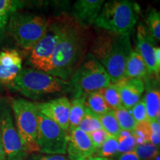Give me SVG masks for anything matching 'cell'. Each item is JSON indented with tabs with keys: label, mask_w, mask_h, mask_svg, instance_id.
Returning <instances> with one entry per match:
<instances>
[{
	"label": "cell",
	"mask_w": 160,
	"mask_h": 160,
	"mask_svg": "<svg viewBox=\"0 0 160 160\" xmlns=\"http://www.w3.org/2000/svg\"><path fill=\"white\" fill-rule=\"evenodd\" d=\"M155 57L157 60V65L160 66V48H155Z\"/></svg>",
	"instance_id": "obj_37"
},
{
	"label": "cell",
	"mask_w": 160,
	"mask_h": 160,
	"mask_svg": "<svg viewBox=\"0 0 160 160\" xmlns=\"http://www.w3.org/2000/svg\"><path fill=\"white\" fill-rule=\"evenodd\" d=\"M68 141L67 132L38 111L37 144L39 152L45 154L65 155Z\"/></svg>",
	"instance_id": "obj_10"
},
{
	"label": "cell",
	"mask_w": 160,
	"mask_h": 160,
	"mask_svg": "<svg viewBox=\"0 0 160 160\" xmlns=\"http://www.w3.org/2000/svg\"><path fill=\"white\" fill-rule=\"evenodd\" d=\"M88 136L97 151L101 148L102 146L103 145V144L105 143V142L109 137L102 128L91 132V133H89Z\"/></svg>",
	"instance_id": "obj_32"
},
{
	"label": "cell",
	"mask_w": 160,
	"mask_h": 160,
	"mask_svg": "<svg viewBox=\"0 0 160 160\" xmlns=\"http://www.w3.org/2000/svg\"><path fill=\"white\" fill-rule=\"evenodd\" d=\"M0 132L6 160H28L29 153L16 128L11 104L6 99H0Z\"/></svg>",
	"instance_id": "obj_9"
},
{
	"label": "cell",
	"mask_w": 160,
	"mask_h": 160,
	"mask_svg": "<svg viewBox=\"0 0 160 160\" xmlns=\"http://www.w3.org/2000/svg\"><path fill=\"white\" fill-rule=\"evenodd\" d=\"M103 5L102 0H78L73 5V19L79 25L88 28L95 23Z\"/></svg>",
	"instance_id": "obj_17"
},
{
	"label": "cell",
	"mask_w": 160,
	"mask_h": 160,
	"mask_svg": "<svg viewBox=\"0 0 160 160\" xmlns=\"http://www.w3.org/2000/svg\"><path fill=\"white\" fill-rule=\"evenodd\" d=\"M22 59L14 49L0 52V84L12 88L22 70Z\"/></svg>",
	"instance_id": "obj_14"
},
{
	"label": "cell",
	"mask_w": 160,
	"mask_h": 160,
	"mask_svg": "<svg viewBox=\"0 0 160 160\" xmlns=\"http://www.w3.org/2000/svg\"><path fill=\"white\" fill-rule=\"evenodd\" d=\"M98 157L109 159L118 153V139L117 138L108 137L107 140L102 146L101 148L97 151Z\"/></svg>",
	"instance_id": "obj_29"
},
{
	"label": "cell",
	"mask_w": 160,
	"mask_h": 160,
	"mask_svg": "<svg viewBox=\"0 0 160 160\" xmlns=\"http://www.w3.org/2000/svg\"><path fill=\"white\" fill-rule=\"evenodd\" d=\"M78 128L85 133L89 134L91 132L101 129L102 125L100 123L99 117L86 107L85 116H84L83 119H82Z\"/></svg>",
	"instance_id": "obj_25"
},
{
	"label": "cell",
	"mask_w": 160,
	"mask_h": 160,
	"mask_svg": "<svg viewBox=\"0 0 160 160\" xmlns=\"http://www.w3.org/2000/svg\"><path fill=\"white\" fill-rule=\"evenodd\" d=\"M0 160H6L5 151H4L2 140L1 132H0Z\"/></svg>",
	"instance_id": "obj_36"
},
{
	"label": "cell",
	"mask_w": 160,
	"mask_h": 160,
	"mask_svg": "<svg viewBox=\"0 0 160 160\" xmlns=\"http://www.w3.org/2000/svg\"><path fill=\"white\" fill-rule=\"evenodd\" d=\"M50 19L31 13L15 12L10 15L8 32L17 44L31 51L47 31Z\"/></svg>",
	"instance_id": "obj_6"
},
{
	"label": "cell",
	"mask_w": 160,
	"mask_h": 160,
	"mask_svg": "<svg viewBox=\"0 0 160 160\" xmlns=\"http://www.w3.org/2000/svg\"><path fill=\"white\" fill-rule=\"evenodd\" d=\"M72 21L73 19L69 17L50 19L45 33L30 51L28 63L33 69L49 73L51 58L56 47Z\"/></svg>",
	"instance_id": "obj_7"
},
{
	"label": "cell",
	"mask_w": 160,
	"mask_h": 160,
	"mask_svg": "<svg viewBox=\"0 0 160 160\" xmlns=\"http://www.w3.org/2000/svg\"><path fill=\"white\" fill-rule=\"evenodd\" d=\"M113 111L120 129L133 132L137 123L136 122L135 119L132 116L131 110L125 108L123 106H122L119 108Z\"/></svg>",
	"instance_id": "obj_21"
},
{
	"label": "cell",
	"mask_w": 160,
	"mask_h": 160,
	"mask_svg": "<svg viewBox=\"0 0 160 160\" xmlns=\"http://www.w3.org/2000/svg\"><path fill=\"white\" fill-rule=\"evenodd\" d=\"M96 152L88 133L79 128L68 133L67 153L69 160H89Z\"/></svg>",
	"instance_id": "obj_12"
},
{
	"label": "cell",
	"mask_w": 160,
	"mask_h": 160,
	"mask_svg": "<svg viewBox=\"0 0 160 160\" xmlns=\"http://www.w3.org/2000/svg\"><path fill=\"white\" fill-rule=\"evenodd\" d=\"M131 111L132 116L137 123L142 122L148 120L145 104L143 99H141L137 105L133 106L131 109Z\"/></svg>",
	"instance_id": "obj_30"
},
{
	"label": "cell",
	"mask_w": 160,
	"mask_h": 160,
	"mask_svg": "<svg viewBox=\"0 0 160 160\" xmlns=\"http://www.w3.org/2000/svg\"><path fill=\"white\" fill-rule=\"evenodd\" d=\"M24 6V2L17 0H0V12L12 14Z\"/></svg>",
	"instance_id": "obj_31"
},
{
	"label": "cell",
	"mask_w": 160,
	"mask_h": 160,
	"mask_svg": "<svg viewBox=\"0 0 160 160\" xmlns=\"http://www.w3.org/2000/svg\"><path fill=\"white\" fill-rule=\"evenodd\" d=\"M150 74L152 73L141 56L137 51H132L126 64L125 77L145 79Z\"/></svg>",
	"instance_id": "obj_18"
},
{
	"label": "cell",
	"mask_w": 160,
	"mask_h": 160,
	"mask_svg": "<svg viewBox=\"0 0 160 160\" xmlns=\"http://www.w3.org/2000/svg\"><path fill=\"white\" fill-rule=\"evenodd\" d=\"M13 89L32 99L69 91V82L33 68L22 69L16 78Z\"/></svg>",
	"instance_id": "obj_4"
},
{
	"label": "cell",
	"mask_w": 160,
	"mask_h": 160,
	"mask_svg": "<svg viewBox=\"0 0 160 160\" xmlns=\"http://www.w3.org/2000/svg\"><path fill=\"white\" fill-rule=\"evenodd\" d=\"M11 108L16 128L27 151H39L37 144L38 110L35 103L24 99H13Z\"/></svg>",
	"instance_id": "obj_8"
},
{
	"label": "cell",
	"mask_w": 160,
	"mask_h": 160,
	"mask_svg": "<svg viewBox=\"0 0 160 160\" xmlns=\"http://www.w3.org/2000/svg\"><path fill=\"white\" fill-rule=\"evenodd\" d=\"M151 133V122L149 120L137 123L133 131V135L135 138L137 146L150 142Z\"/></svg>",
	"instance_id": "obj_27"
},
{
	"label": "cell",
	"mask_w": 160,
	"mask_h": 160,
	"mask_svg": "<svg viewBox=\"0 0 160 160\" xmlns=\"http://www.w3.org/2000/svg\"><path fill=\"white\" fill-rule=\"evenodd\" d=\"M104 99L107 105L111 110H117L122 107L121 98L116 83H111L107 88L101 90Z\"/></svg>",
	"instance_id": "obj_22"
},
{
	"label": "cell",
	"mask_w": 160,
	"mask_h": 160,
	"mask_svg": "<svg viewBox=\"0 0 160 160\" xmlns=\"http://www.w3.org/2000/svg\"><path fill=\"white\" fill-rule=\"evenodd\" d=\"M38 111L54 122L68 133L71 101L67 97H60L45 102L37 103Z\"/></svg>",
	"instance_id": "obj_11"
},
{
	"label": "cell",
	"mask_w": 160,
	"mask_h": 160,
	"mask_svg": "<svg viewBox=\"0 0 160 160\" xmlns=\"http://www.w3.org/2000/svg\"><path fill=\"white\" fill-rule=\"evenodd\" d=\"M146 28L154 39L160 41V11L151 9L146 13Z\"/></svg>",
	"instance_id": "obj_24"
},
{
	"label": "cell",
	"mask_w": 160,
	"mask_h": 160,
	"mask_svg": "<svg viewBox=\"0 0 160 160\" xmlns=\"http://www.w3.org/2000/svg\"><path fill=\"white\" fill-rule=\"evenodd\" d=\"M117 160H140L137 153L134 151L128 152V153H122L118 156Z\"/></svg>",
	"instance_id": "obj_35"
},
{
	"label": "cell",
	"mask_w": 160,
	"mask_h": 160,
	"mask_svg": "<svg viewBox=\"0 0 160 160\" xmlns=\"http://www.w3.org/2000/svg\"><path fill=\"white\" fill-rule=\"evenodd\" d=\"M111 83L109 75L103 66L93 55L88 53L70 79L69 91L73 98L87 97L89 93L105 88Z\"/></svg>",
	"instance_id": "obj_5"
},
{
	"label": "cell",
	"mask_w": 160,
	"mask_h": 160,
	"mask_svg": "<svg viewBox=\"0 0 160 160\" xmlns=\"http://www.w3.org/2000/svg\"><path fill=\"white\" fill-rule=\"evenodd\" d=\"M151 122V137H150V142L157 147L160 150V125L157 121Z\"/></svg>",
	"instance_id": "obj_33"
},
{
	"label": "cell",
	"mask_w": 160,
	"mask_h": 160,
	"mask_svg": "<svg viewBox=\"0 0 160 160\" xmlns=\"http://www.w3.org/2000/svg\"><path fill=\"white\" fill-rule=\"evenodd\" d=\"M116 84L124 108L131 110L141 100L145 91L143 79L125 77Z\"/></svg>",
	"instance_id": "obj_15"
},
{
	"label": "cell",
	"mask_w": 160,
	"mask_h": 160,
	"mask_svg": "<svg viewBox=\"0 0 160 160\" xmlns=\"http://www.w3.org/2000/svg\"><path fill=\"white\" fill-rule=\"evenodd\" d=\"M90 42L88 28L73 19L53 52L49 74L65 81L71 79L85 59Z\"/></svg>",
	"instance_id": "obj_1"
},
{
	"label": "cell",
	"mask_w": 160,
	"mask_h": 160,
	"mask_svg": "<svg viewBox=\"0 0 160 160\" xmlns=\"http://www.w3.org/2000/svg\"><path fill=\"white\" fill-rule=\"evenodd\" d=\"M134 151L140 160H160V150L151 142L136 146Z\"/></svg>",
	"instance_id": "obj_28"
},
{
	"label": "cell",
	"mask_w": 160,
	"mask_h": 160,
	"mask_svg": "<svg viewBox=\"0 0 160 160\" xmlns=\"http://www.w3.org/2000/svg\"><path fill=\"white\" fill-rule=\"evenodd\" d=\"M89 160H111L109 159H106V158H102V157H91V159Z\"/></svg>",
	"instance_id": "obj_38"
},
{
	"label": "cell",
	"mask_w": 160,
	"mask_h": 160,
	"mask_svg": "<svg viewBox=\"0 0 160 160\" xmlns=\"http://www.w3.org/2000/svg\"><path fill=\"white\" fill-rule=\"evenodd\" d=\"M99 119L101 123L102 128L108 133V135L109 137L118 138L121 129L116 119L113 111H111L105 114L100 116Z\"/></svg>",
	"instance_id": "obj_23"
},
{
	"label": "cell",
	"mask_w": 160,
	"mask_h": 160,
	"mask_svg": "<svg viewBox=\"0 0 160 160\" xmlns=\"http://www.w3.org/2000/svg\"><path fill=\"white\" fill-rule=\"evenodd\" d=\"M145 102L149 121H157L160 111V75L150 74L145 79Z\"/></svg>",
	"instance_id": "obj_16"
},
{
	"label": "cell",
	"mask_w": 160,
	"mask_h": 160,
	"mask_svg": "<svg viewBox=\"0 0 160 160\" xmlns=\"http://www.w3.org/2000/svg\"><path fill=\"white\" fill-rule=\"evenodd\" d=\"M118 139V153H128V152L134 151L136 148L135 138L133 135V132L120 131Z\"/></svg>",
	"instance_id": "obj_26"
},
{
	"label": "cell",
	"mask_w": 160,
	"mask_h": 160,
	"mask_svg": "<svg viewBox=\"0 0 160 160\" xmlns=\"http://www.w3.org/2000/svg\"><path fill=\"white\" fill-rule=\"evenodd\" d=\"M138 5L128 0L104 3L94 25L98 28L119 34L131 35L138 20Z\"/></svg>",
	"instance_id": "obj_3"
},
{
	"label": "cell",
	"mask_w": 160,
	"mask_h": 160,
	"mask_svg": "<svg viewBox=\"0 0 160 160\" xmlns=\"http://www.w3.org/2000/svg\"><path fill=\"white\" fill-rule=\"evenodd\" d=\"M156 41L145 25L140 24L137 27L136 51L142 58L150 73L159 74V67L155 57Z\"/></svg>",
	"instance_id": "obj_13"
},
{
	"label": "cell",
	"mask_w": 160,
	"mask_h": 160,
	"mask_svg": "<svg viewBox=\"0 0 160 160\" xmlns=\"http://www.w3.org/2000/svg\"><path fill=\"white\" fill-rule=\"evenodd\" d=\"M157 122L160 125V111H159V115H158V117H157Z\"/></svg>",
	"instance_id": "obj_39"
},
{
	"label": "cell",
	"mask_w": 160,
	"mask_h": 160,
	"mask_svg": "<svg viewBox=\"0 0 160 160\" xmlns=\"http://www.w3.org/2000/svg\"><path fill=\"white\" fill-rule=\"evenodd\" d=\"M159 71H160V66H159Z\"/></svg>",
	"instance_id": "obj_40"
},
{
	"label": "cell",
	"mask_w": 160,
	"mask_h": 160,
	"mask_svg": "<svg viewBox=\"0 0 160 160\" xmlns=\"http://www.w3.org/2000/svg\"><path fill=\"white\" fill-rule=\"evenodd\" d=\"M85 106L98 117L102 116L111 111L106 104L100 91L91 93L87 96Z\"/></svg>",
	"instance_id": "obj_20"
},
{
	"label": "cell",
	"mask_w": 160,
	"mask_h": 160,
	"mask_svg": "<svg viewBox=\"0 0 160 160\" xmlns=\"http://www.w3.org/2000/svg\"><path fill=\"white\" fill-rule=\"evenodd\" d=\"M31 160H69L65 155L47 154V155H32Z\"/></svg>",
	"instance_id": "obj_34"
},
{
	"label": "cell",
	"mask_w": 160,
	"mask_h": 160,
	"mask_svg": "<svg viewBox=\"0 0 160 160\" xmlns=\"http://www.w3.org/2000/svg\"><path fill=\"white\" fill-rule=\"evenodd\" d=\"M90 51L107 71L111 83L125 77L126 64L132 52L130 35L101 30L90 42Z\"/></svg>",
	"instance_id": "obj_2"
},
{
	"label": "cell",
	"mask_w": 160,
	"mask_h": 160,
	"mask_svg": "<svg viewBox=\"0 0 160 160\" xmlns=\"http://www.w3.org/2000/svg\"><path fill=\"white\" fill-rule=\"evenodd\" d=\"M87 97L73 98L71 102L68 133L79 127L85 113V100Z\"/></svg>",
	"instance_id": "obj_19"
}]
</instances>
